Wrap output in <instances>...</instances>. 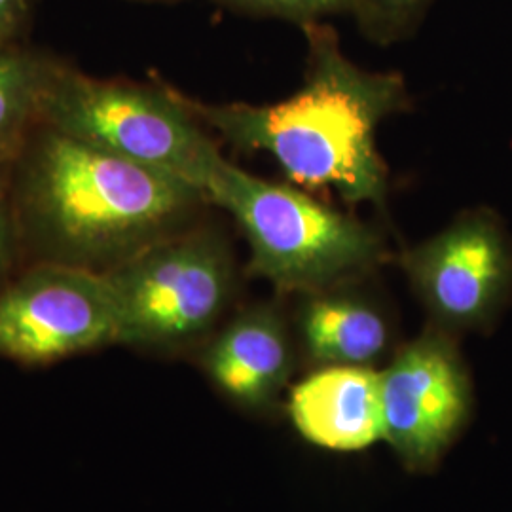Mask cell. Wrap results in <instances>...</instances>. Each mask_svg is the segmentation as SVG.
Segmentation results:
<instances>
[{"instance_id":"obj_1","label":"cell","mask_w":512,"mask_h":512,"mask_svg":"<svg viewBox=\"0 0 512 512\" xmlns=\"http://www.w3.org/2000/svg\"><path fill=\"white\" fill-rule=\"evenodd\" d=\"M19 245L38 262L109 274L192 228L207 198L194 184L37 126L14 165Z\"/></svg>"},{"instance_id":"obj_2","label":"cell","mask_w":512,"mask_h":512,"mask_svg":"<svg viewBox=\"0 0 512 512\" xmlns=\"http://www.w3.org/2000/svg\"><path fill=\"white\" fill-rule=\"evenodd\" d=\"M300 29L308 48L306 76L291 97L251 105L203 103L177 93L205 128L238 150L272 156L293 183L382 207L389 186L376 131L410 105L403 76L359 67L323 21Z\"/></svg>"},{"instance_id":"obj_3","label":"cell","mask_w":512,"mask_h":512,"mask_svg":"<svg viewBox=\"0 0 512 512\" xmlns=\"http://www.w3.org/2000/svg\"><path fill=\"white\" fill-rule=\"evenodd\" d=\"M209 205L238 222L249 245L247 274L277 293L349 285L391 258L384 236L291 186L258 179L226 158L205 190Z\"/></svg>"},{"instance_id":"obj_4","label":"cell","mask_w":512,"mask_h":512,"mask_svg":"<svg viewBox=\"0 0 512 512\" xmlns=\"http://www.w3.org/2000/svg\"><path fill=\"white\" fill-rule=\"evenodd\" d=\"M38 126L171 173L203 194L224 162L177 90L101 80L52 57L38 95Z\"/></svg>"},{"instance_id":"obj_5","label":"cell","mask_w":512,"mask_h":512,"mask_svg":"<svg viewBox=\"0 0 512 512\" xmlns=\"http://www.w3.org/2000/svg\"><path fill=\"white\" fill-rule=\"evenodd\" d=\"M118 346L156 355L198 351L226 321L238 274L224 239L188 228L109 272Z\"/></svg>"},{"instance_id":"obj_6","label":"cell","mask_w":512,"mask_h":512,"mask_svg":"<svg viewBox=\"0 0 512 512\" xmlns=\"http://www.w3.org/2000/svg\"><path fill=\"white\" fill-rule=\"evenodd\" d=\"M429 323L456 336L488 334L512 302V238L501 217L467 209L401 256Z\"/></svg>"},{"instance_id":"obj_7","label":"cell","mask_w":512,"mask_h":512,"mask_svg":"<svg viewBox=\"0 0 512 512\" xmlns=\"http://www.w3.org/2000/svg\"><path fill=\"white\" fill-rule=\"evenodd\" d=\"M384 442L408 473H433L467 429L475 389L458 336L427 323L380 368Z\"/></svg>"},{"instance_id":"obj_8","label":"cell","mask_w":512,"mask_h":512,"mask_svg":"<svg viewBox=\"0 0 512 512\" xmlns=\"http://www.w3.org/2000/svg\"><path fill=\"white\" fill-rule=\"evenodd\" d=\"M118 340V310L105 274L37 262L0 287L2 359L54 365Z\"/></svg>"},{"instance_id":"obj_9","label":"cell","mask_w":512,"mask_h":512,"mask_svg":"<svg viewBox=\"0 0 512 512\" xmlns=\"http://www.w3.org/2000/svg\"><path fill=\"white\" fill-rule=\"evenodd\" d=\"M196 353L220 397L255 418L283 410L300 363L291 321L272 302L236 311Z\"/></svg>"},{"instance_id":"obj_10","label":"cell","mask_w":512,"mask_h":512,"mask_svg":"<svg viewBox=\"0 0 512 512\" xmlns=\"http://www.w3.org/2000/svg\"><path fill=\"white\" fill-rule=\"evenodd\" d=\"M283 410L311 446L334 454L365 452L384 440L380 368H310L289 387Z\"/></svg>"},{"instance_id":"obj_11","label":"cell","mask_w":512,"mask_h":512,"mask_svg":"<svg viewBox=\"0 0 512 512\" xmlns=\"http://www.w3.org/2000/svg\"><path fill=\"white\" fill-rule=\"evenodd\" d=\"M353 283L298 294L293 332L308 368L378 366L393 353V330L384 310Z\"/></svg>"},{"instance_id":"obj_12","label":"cell","mask_w":512,"mask_h":512,"mask_svg":"<svg viewBox=\"0 0 512 512\" xmlns=\"http://www.w3.org/2000/svg\"><path fill=\"white\" fill-rule=\"evenodd\" d=\"M50 57L0 44V147H18L38 126V95Z\"/></svg>"},{"instance_id":"obj_13","label":"cell","mask_w":512,"mask_h":512,"mask_svg":"<svg viewBox=\"0 0 512 512\" xmlns=\"http://www.w3.org/2000/svg\"><path fill=\"white\" fill-rule=\"evenodd\" d=\"M435 0H359L353 16L363 35L378 44L410 37Z\"/></svg>"},{"instance_id":"obj_14","label":"cell","mask_w":512,"mask_h":512,"mask_svg":"<svg viewBox=\"0 0 512 512\" xmlns=\"http://www.w3.org/2000/svg\"><path fill=\"white\" fill-rule=\"evenodd\" d=\"M226 10L255 18L285 19L298 23H315L336 14H353L359 0H215Z\"/></svg>"},{"instance_id":"obj_15","label":"cell","mask_w":512,"mask_h":512,"mask_svg":"<svg viewBox=\"0 0 512 512\" xmlns=\"http://www.w3.org/2000/svg\"><path fill=\"white\" fill-rule=\"evenodd\" d=\"M25 145V143H23ZM23 145L0 147V287L12 277V268L21 249L14 213V165Z\"/></svg>"},{"instance_id":"obj_16","label":"cell","mask_w":512,"mask_h":512,"mask_svg":"<svg viewBox=\"0 0 512 512\" xmlns=\"http://www.w3.org/2000/svg\"><path fill=\"white\" fill-rule=\"evenodd\" d=\"M29 16V0H0V44H16Z\"/></svg>"},{"instance_id":"obj_17","label":"cell","mask_w":512,"mask_h":512,"mask_svg":"<svg viewBox=\"0 0 512 512\" xmlns=\"http://www.w3.org/2000/svg\"><path fill=\"white\" fill-rule=\"evenodd\" d=\"M143 2H173V0H143Z\"/></svg>"}]
</instances>
